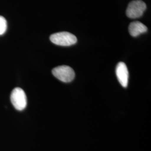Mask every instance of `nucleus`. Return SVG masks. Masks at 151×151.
I'll return each mask as SVG.
<instances>
[{"mask_svg": "<svg viewBox=\"0 0 151 151\" xmlns=\"http://www.w3.org/2000/svg\"><path fill=\"white\" fill-rule=\"evenodd\" d=\"M116 75L120 85L123 87H127L129 79V72L124 62H119L116 68Z\"/></svg>", "mask_w": 151, "mask_h": 151, "instance_id": "5", "label": "nucleus"}, {"mask_svg": "<svg viewBox=\"0 0 151 151\" xmlns=\"http://www.w3.org/2000/svg\"><path fill=\"white\" fill-rule=\"evenodd\" d=\"M146 4L141 0H134L130 2L127 9L126 14L130 19H136L143 15L146 10Z\"/></svg>", "mask_w": 151, "mask_h": 151, "instance_id": "4", "label": "nucleus"}, {"mask_svg": "<svg viewBox=\"0 0 151 151\" xmlns=\"http://www.w3.org/2000/svg\"><path fill=\"white\" fill-rule=\"evenodd\" d=\"M11 103L16 110L22 111L27 105V97L25 92L19 87L15 88L11 92Z\"/></svg>", "mask_w": 151, "mask_h": 151, "instance_id": "2", "label": "nucleus"}, {"mask_svg": "<svg viewBox=\"0 0 151 151\" xmlns=\"http://www.w3.org/2000/svg\"><path fill=\"white\" fill-rule=\"evenodd\" d=\"M50 40L55 45L65 47L72 45L77 41L75 35L66 32L54 33L50 35Z\"/></svg>", "mask_w": 151, "mask_h": 151, "instance_id": "1", "label": "nucleus"}, {"mask_svg": "<svg viewBox=\"0 0 151 151\" xmlns=\"http://www.w3.org/2000/svg\"><path fill=\"white\" fill-rule=\"evenodd\" d=\"M52 73L55 78L65 83L70 82L75 77V71L68 65H60L54 68Z\"/></svg>", "mask_w": 151, "mask_h": 151, "instance_id": "3", "label": "nucleus"}, {"mask_svg": "<svg viewBox=\"0 0 151 151\" xmlns=\"http://www.w3.org/2000/svg\"><path fill=\"white\" fill-rule=\"evenodd\" d=\"M147 27L145 25L139 22H131L129 26V32L133 37H136L141 34L147 32Z\"/></svg>", "mask_w": 151, "mask_h": 151, "instance_id": "6", "label": "nucleus"}, {"mask_svg": "<svg viewBox=\"0 0 151 151\" xmlns=\"http://www.w3.org/2000/svg\"><path fill=\"white\" fill-rule=\"evenodd\" d=\"M7 22L5 17L0 16V35L5 34L7 30Z\"/></svg>", "mask_w": 151, "mask_h": 151, "instance_id": "7", "label": "nucleus"}]
</instances>
